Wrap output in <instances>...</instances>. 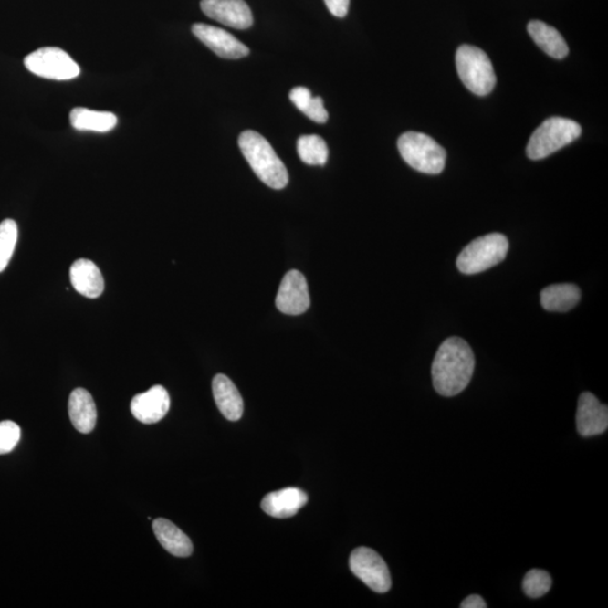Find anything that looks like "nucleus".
Instances as JSON below:
<instances>
[{
    "instance_id": "obj_1",
    "label": "nucleus",
    "mask_w": 608,
    "mask_h": 608,
    "mask_svg": "<svg viewBox=\"0 0 608 608\" xmlns=\"http://www.w3.org/2000/svg\"><path fill=\"white\" fill-rule=\"evenodd\" d=\"M475 366V354L469 344L462 338H448L439 346L433 361L434 388L443 397H455L469 385Z\"/></svg>"
},
{
    "instance_id": "obj_2",
    "label": "nucleus",
    "mask_w": 608,
    "mask_h": 608,
    "mask_svg": "<svg viewBox=\"0 0 608 608\" xmlns=\"http://www.w3.org/2000/svg\"><path fill=\"white\" fill-rule=\"evenodd\" d=\"M239 147L256 176L264 184L274 190H282L288 184L286 165L262 134L253 130L244 131L239 137Z\"/></svg>"
},
{
    "instance_id": "obj_3",
    "label": "nucleus",
    "mask_w": 608,
    "mask_h": 608,
    "mask_svg": "<svg viewBox=\"0 0 608 608\" xmlns=\"http://www.w3.org/2000/svg\"><path fill=\"white\" fill-rule=\"evenodd\" d=\"M582 127L571 119L553 117L545 120L530 137L526 154L532 161L551 156L581 137Z\"/></svg>"
},
{
    "instance_id": "obj_4",
    "label": "nucleus",
    "mask_w": 608,
    "mask_h": 608,
    "mask_svg": "<svg viewBox=\"0 0 608 608\" xmlns=\"http://www.w3.org/2000/svg\"><path fill=\"white\" fill-rule=\"evenodd\" d=\"M398 149L404 161L418 172L437 175L446 167V149L427 134L405 132L398 140Z\"/></svg>"
},
{
    "instance_id": "obj_5",
    "label": "nucleus",
    "mask_w": 608,
    "mask_h": 608,
    "mask_svg": "<svg viewBox=\"0 0 608 608\" xmlns=\"http://www.w3.org/2000/svg\"><path fill=\"white\" fill-rule=\"evenodd\" d=\"M457 74L467 89L486 96L495 89L497 79L489 57L479 47L463 45L456 57Z\"/></svg>"
},
{
    "instance_id": "obj_6",
    "label": "nucleus",
    "mask_w": 608,
    "mask_h": 608,
    "mask_svg": "<svg viewBox=\"0 0 608 608\" xmlns=\"http://www.w3.org/2000/svg\"><path fill=\"white\" fill-rule=\"evenodd\" d=\"M508 239L501 234H489L472 241L462 250L456 267L463 274L472 275L496 267L508 253Z\"/></svg>"
},
{
    "instance_id": "obj_7",
    "label": "nucleus",
    "mask_w": 608,
    "mask_h": 608,
    "mask_svg": "<svg viewBox=\"0 0 608 608\" xmlns=\"http://www.w3.org/2000/svg\"><path fill=\"white\" fill-rule=\"evenodd\" d=\"M24 65L32 74L53 80H70L80 74L74 59L59 47H41L24 59Z\"/></svg>"
},
{
    "instance_id": "obj_8",
    "label": "nucleus",
    "mask_w": 608,
    "mask_h": 608,
    "mask_svg": "<svg viewBox=\"0 0 608 608\" xmlns=\"http://www.w3.org/2000/svg\"><path fill=\"white\" fill-rule=\"evenodd\" d=\"M350 568L372 591L384 593L390 591L391 576L387 563L370 548H357L351 554Z\"/></svg>"
},
{
    "instance_id": "obj_9",
    "label": "nucleus",
    "mask_w": 608,
    "mask_h": 608,
    "mask_svg": "<svg viewBox=\"0 0 608 608\" xmlns=\"http://www.w3.org/2000/svg\"><path fill=\"white\" fill-rule=\"evenodd\" d=\"M277 308L289 316L302 315L310 307V294L303 274L289 270L283 278L277 296Z\"/></svg>"
},
{
    "instance_id": "obj_10",
    "label": "nucleus",
    "mask_w": 608,
    "mask_h": 608,
    "mask_svg": "<svg viewBox=\"0 0 608 608\" xmlns=\"http://www.w3.org/2000/svg\"><path fill=\"white\" fill-rule=\"evenodd\" d=\"M201 9L207 17L236 30H247L254 23L245 0H202Z\"/></svg>"
},
{
    "instance_id": "obj_11",
    "label": "nucleus",
    "mask_w": 608,
    "mask_h": 608,
    "mask_svg": "<svg viewBox=\"0 0 608 608\" xmlns=\"http://www.w3.org/2000/svg\"><path fill=\"white\" fill-rule=\"evenodd\" d=\"M192 32L203 45L225 59H240L249 55V49L244 43L222 28L196 23L192 26Z\"/></svg>"
},
{
    "instance_id": "obj_12",
    "label": "nucleus",
    "mask_w": 608,
    "mask_h": 608,
    "mask_svg": "<svg viewBox=\"0 0 608 608\" xmlns=\"http://www.w3.org/2000/svg\"><path fill=\"white\" fill-rule=\"evenodd\" d=\"M578 433L582 437L601 435L608 428V408L595 395L583 393L578 400L576 414Z\"/></svg>"
},
{
    "instance_id": "obj_13",
    "label": "nucleus",
    "mask_w": 608,
    "mask_h": 608,
    "mask_svg": "<svg viewBox=\"0 0 608 608\" xmlns=\"http://www.w3.org/2000/svg\"><path fill=\"white\" fill-rule=\"evenodd\" d=\"M171 408V398L162 385H154L146 393L135 395L132 399L131 413L135 419L143 424H156L166 416Z\"/></svg>"
},
{
    "instance_id": "obj_14",
    "label": "nucleus",
    "mask_w": 608,
    "mask_h": 608,
    "mask_svg": "<svg viewBox=\"0 0 608 608\" xmlns=\"http://www.w3.org/2000/svg\"><path fill=\"white\" fill-rule=\"evenodd\" d=\"M308 503L306 492L298 488H286L270 492L262 500V509L275 519H288Z\"/></svg>"
},
{
    "instance_id": "obj_15",
    "label": "nucleus",
    "mask_w": 608,
    "mask_h": 608,
    "mask_svg": "<svg viewBox=\"0 0 608 608\" xmlns=\"http://www.w3.org/2000/svg\"><path fill=\"white\" fill-rule=\"evenodd\" d=\"M212 391L216 405L224 416L231 422L239 421L244 414V402L233 381L225 374L215 376Z\"/></svg>"
},
{
    "instance_id": "obj_16",
    "label": "nucleus",
    "mask_w": 608,
    "mask_h": 608,
    "mask_svg": "<svg viewBox=\"0 0 608 608\" xmlns=\"http://www.w3.org/2000/svg\"><path fill=\"white\" fill-rule=\"evenodd\" d=\"M70 281L76 291L86 298H99L104 292L103 275L89 259H79L72 264Z\"/></svg>"
},
{
    "instance_id": "obj_17",
    "label": "nucleus",
    "mask_w": 608,
    "mask_h": 608,
    "mask_svg": "<svg viewBox=\"0 0 608 608\" xmlns=\"http://www.w3.org/2000/svg\"><path fill=\"white\" fill-rule=\"evenodd\" d=\"M69 416L72 425L79 433L89 434L98 422V410L89 391L77 388L69 398Z\"/></svg>"
},
{
    "instance_id": "obj_18",
    "label": "nucleus",
    "mask_w": 608,
    "mask_h": 608,
    "mask_svg": "<svg viewBox=\"0 0 608 608\" xmlns=\"http://www.w3.org/2000/svg\"><path fill=\"white\" fill-rule=\"evenodd\" d=\"M152 529L158 542L173 556L187 558L193 553V544L190 538L171 520L165 519L153 520Z\"/></svg>"
},
{
    "instance_id": "obj_19",
    "label": "nucleus",
    "mask_w": 608,
    "mask_h": 608,
    "mask_svg": "<svg viewBox=\"0 0 608 608\" xmlns=\"http://www.w3.org/2000/svg\"><path fill=\"white\" fill-rule=\"evenodd\" d=\"M528 31L540 50L554 59H563L569 55V47L561 34L547 23L532 21L529 23Z\"/></svg>"
},
{
    "instance_id": "obj_20",
    "label": "nucleus",
    "mask_w": 608,
    "mask_h": 608,
    "mask_svg": "<svg viewBox=\"0 0 608 608\" xmlns=\"http://www.w3.org/2000/svg\"><path fill=\"white\" fill-rule=\"evenodd\" d=\"M581 289L574 284H553L540 292V304L545 310L567 312L581 301Z\"/></svg>"
},
{
    "instance_id": "obj_21",
    "label": "nucleus",
    "mask_w": 608,
    "mask_h": 608,
    "mask_svg": "<svg viewBox=\"0 0 608 608\" xmlns=\"http://www.w3.org/2000/svg\"><path fill=\"white\" fill-rule=\"evenodd\" d=\"M70 123L79 131L104 133L117 127L118 118L110 112L76 108L71 110Z\"/></svg>"
},
{
    "instance_id": "obj_22",
    "label": "nucleus",
    "mask_w": 608,
    "mask_h": 608,
    "mask_svg": "<svg viewBox=\"0 0 608 608\" xmlns=\"http://www.w3.org/2000/svg\"><path fill=\"white\" fill-rule=\"evenodd\" d=\"M298 154L309 166H323L328 161V147L320 135H302L298 139Z\"/></svg>"
},
{
    "instance_id": "obj_23",
    "label": "nucleus",
    "mask_w": 608,
    "mask_h": 608,
    "mask_svg": "<svg viewBox=\"0 0 608 608\" xmlns=\"http://www.w3.org/2000/svg\"><path fill=\"white\" fill-rule=\"evenodd\" d=\"M18 238V229L16 221L4 220L0 224V273L11 262L14 249Z\"/></svg>"
},
{
    "instance_id": "obj_24",
    "label": "nucleus",
    "mask_w": 608,
    "mask_h": 608,
    "mask_svg": "<svg viewBox=\"0 0 608 608\" xmlns=\"http://www.w3.org/2000/svg\"><path fill=\"white\" fill-rule=\"evenodd\" d=\"M552 587L551 576L547 571L532 569L523 581V591L530 598H540L548 593Z\"/></svg>"
},
{
    "instance_id": "obj_25",
    "label": "nucleus",
    "mask_w": 608,
    "mask_h": 608,
    "mask_svg": "<svg viewBox=\"0 0 608 608\" xmlns=\"http://www.w3.org/2000/svg\"><path fill=\"white\" fill-rule=\"evenodd\" d=\"M21 438V428L16 423L5 421L0 423V456L7 455L16 447Z\"/></svg>"
},
{
    "instance_id": "obj_26",
    "label": "nucleus",
    "mask_w": 608,
    "mask_h": 608,
    "mask_svg": "<svg viewBox=\"0 0 608 608\" xmlns=\"http://www.w3.org/2000/svg\"><path fill=\"white\" fill-rule=\"evenodd\" d=\"M302 113L317 123H326L328 120L327 110L323 106V100L320 96L311 98Z\"/></svg>"
},
{
    "instance_id": "obj_27",
    "label": "nucleus",
    "mask_w": 608,
    "mask_h": 608,
    "mask_svg": "<svg viewBox=\"0 0 608 608\" xmlns=\"http://www.w3.org/2000/svg\"><path fill=\"white\" fill-rule=\"evenodd\" d=\"M312 98L310 89H308L307 87H296L291 91H289V100L292 103L296 105V108L299 110L303 112V110L306 109L309 101Z\"/></svg>"
},
{
    "instance_id": "obj_28",
    "label": "nucleus",
    "mask_w": 608,
    "mask_h": 608,
    "mask_svg": "<svg viewBox=\"0 0 608 608\" xmlns=\"http://www.w3.org/2000/svg\"><path fill=\"white\" fill-rule=\"evenodd\" d=\"M325 3L327 8L336 17H345L349 13L350 0H325Z\"/></svg>"
},
{
    "instance_id": "obj_29",
    "label": "nucleus",
    "mask_w": 608,
    "mask_h": 608,
    "mask_svg": "<svg viewBox=\"0 0 608 608\" xmlns=\"http://www.w3.org/2000/svg\"><path fill=\"white\" fill-rule=\"evenodd\" d=\"M461 608H486L487 604L479 595H471L466 597L465 601L461 603Z\"/></svg>"
}]
</instances>
